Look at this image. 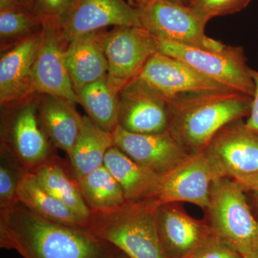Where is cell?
<instances>
[{
    "instance_id": "8",
    "label": "cell",
    "mask_w": 258,
    "mask_h": 258,
    "mask_svg": "<svg viewBox=\"0 0 258 258\" xmlns=\"http://www.w3.org/2000/svg\"><path fill=\"white\" fill-rule=\"evenodd\" d=\"M223 177L206 151L194 153L167 174L161 176L154 201L158 205L188 203L208 208L212 183Z\"/></svg>"
},
{
    "instance_id": "9",
    "label": "cell",
    "mask_w": 258,
    "mask_h": 258,
    "mask_svg": "<svg viewBox=\"0 0 258 258\" xmlns=\"http://www.w3.org/2000/svg\"><path fill=\"white\" fill-rule=\"evenodd\" d=\"M158 52L157 40L142 27H114L106 33L105 52L110 82L120 90L140 76Z\"/></svg>"
},
{
    "instance_id": "16",
    "label": "cell",
    "mask_w": 258,
    "mask_h": 258,
    "mask_svg": "<svg viewBox=\"0 0 258 258\" xmlns=\"http://www.w3.org/2000/svg\"><path fill=\"white\" fill-rule=\"evenodd\" d=\"M157 225L167 258L191 257L212 235L208 222L193 218L176 203L159 205Z\"/></svg>"
},
{
    "instance_id": "30",
    "label": "cell",
    "mask_w": 258,
    "mask_h": 258,
    "mask_svg": "<svg viewBox=\"0 0 258 258\" xmlns=\"http://www.w3.org/2000/svg\"><path fill=\"white\" fill-rule=\"evenodd\" d=\"M200 258H244V256L235 249L212 235L206 244L200 249Z\"/></svg>"
},
{
    "instance_id": "21",
    "label": "cell",
    "mask_w": 258,
    "mask_h": 258,
    "mask_svg": "<svg viewBox=\"0 0 258 258\" xmlns=\"http://www.w3.org/2000/svg\"><path fill=\"white\" fill-rule=\"evenodd\" d=\"M30 172L44 189L69 207L88 226L91 210L83 199L71 165L57 155Z\"/></svg>"
},
{
    "instance_id": "13",
    "label": "cell",
    "mask_w": 258,
    "mask_h": 258,
    "mask_svg": "<svg viewBox=\"0 0 258 258\" xmlns=\"http://www.w3.org/2000/svg\"><path fill=\"white\" fill-rule=\"evenodd\" d=\"M112 135L115 147L137 164L161 176L191 154L168 130L160 134H139L117 126Z\"/></svg>"
},
{
    "instance_id": "18",
    "label": "cell",
    "mask_w": 258,
    "mask_h": 258,
    "mask_svg": "<svg viewBox=\"0 0 258 258\" xmlns=\"http://www.w3.org/2000/svg\"><path fill=\"white\" fill-rule=\"evenodd\" d=\"M108 30H96L74 37L66 50V66L76 95L83 88L108 75L105 40Z\"/></svg>"
},
{
    "instance_id": "28",
    "label": "cell",
    "mask_w": 258,
    "mask_h": 258,
    "mask_svg": "<svg viewBox=\"0 0 258 258\" xmlns=\"http://www.w3.org/2000/svg\"><path fill=\"white\" fill-rule=\"evenodd\" d=\"M251 0H189L187 6L209 22L217 17L239 13L247 8Z\"/></svg>"
},
{
    "instance_id": "10",
    "label": "cell",
    "mask_w": 258,
    "mask_h": 258,
    "mask_svg": "<svg viewBox=\"0 0 258 258\" xmlns=\"http://www.w3.org/2000/svg\"><path fill=\"white\" fill-rule=\"evenodd\" d=\"M205 151L222 176L240 182L258 176V134L242 119L219 131Z\"/></svg>"
},
{
    "instance_id": "25",
    "label": "cell",
    "mask_w": 258,
    "mask_h": 258,
    "mask_svg": "<svg viewBox=\"0 0 258 258\" xmlns=\"http://www.w3.org/2000/svg\"><path fill=\"white\" fill-rule=\"evenodd\" d=\"M77 181L91 211L110 210L127 201L119 183L104 164L77 178Z\"/></svg>"
},
{
    "instance_id": "39",
    "label": "cell",
    "mask_w": 258,
    "mask_h": 258,
    "mask_svg": "<svg viewBox=\"0 0 258 258\" xmlns=\"http://www.w3.org/2000/svg\"><path fill=\"white\" fill-rule=\"evenodd\" d=\"M200 250L198 251V252H197L196 254H194L193 256H191V257H190L189 258H200Z\"/></svg>"
},
{
    "instance_id": "23",
    "label": "cell",
    "mask_w": 258,
    "mask_h": 258,
    "mask_svg": "<svg viewBox=\"0 0 258 258\" xmlns=\"http://www.w3.org/2000/svg\"><path fill=\"white\" fill-rule=\"evenodd\" d=\"M120 91L106 76L79 91L78 103L93 121L112 134L118 126Z\"/></svg>"
},
{
    "instance_id": "1",
    "label": "cell",
    "mask_w": 258,
    "mask_h": 258,
    "mask_svg": "<svg viewBox=\"0 0 258 258\" xmlns=\"http://www.w3.org/2000/svg\"><path fill=\"white\" fill-rule=\"evenodd\" d=\"M0 247L23 258H119L122 252L87 229L50 221L18 202L0 209Z\"/></svg>"
},
{
    "instance_id": "38",
    "label": "cell",
    "mask_w": 258,
    "mask_h": 258,
    "mask_svg": "<svg viewBox=\"0 0 258 258\" xmlns=\"http://www.w3.org/2000/svg\"><path fill=\"white\" fill-rule=\"evenodd\" d=\"M244 258H258V251L244 256Z\"/></svg>"
},
{
    "instance_id": "26",
    "label": "cell",
    "mask_w": 258,
    "mask_h": 258,
    "mask_svg": "<svg viewBox=\"0 0 258 258\" xmlns=\"http://www.w3.org/2000/svg\"><path fill=\"white\" fill-rule=\"evenodd\" d=\"M42 28L40 18L23 5L0 12L1 52L41 32Z\"/></svg>"
},
{
    "instance_id": "34",
    "label": "cell",
    "mask_w": 258,
    "mask_h": 258,
    "mask_svg": "<svg viewBox=\"0 0 258 258\" xmlns=\"http://www.w3.org/2000/svg\"><path fill=\"white\" fill-rule=\"evenodd\" d=\"M131 1L136 8H141L150 3L152 0H131Z\"/></svg>"
},
{
    "instance_id": "6",
    "label": "cell",
    "mask_w": 258,
    "mask_h": 258,
    "mask_svg": "<svg viewBox=\"0 0 258 258\" xmlns=\"http://www.w3.org/2000/svg\"><path fill=\"white\" fill-rule=\"evenodd\" d=\"M156 40L158 52L184 61L227 89L253 96L254 84L243 47L226 45L222 50H211Z\"/></svg>"
},
{
    "instance_id": "5",
    "label": "cell",
    "mask_w": 258,
    "mask_h": 258,
    "mask_svg": "<svg viewBox=\"0 0 258 258\" xmlns=\"http://www.w3.org/2000/svg\"><path fill=\"white\" fill-rule=\"evenodd\" d=\"M39 93L9 106L1 107L0 147L29 171L57 156L38 115Z\"/></svg>"
},
{
    "instance_id": "36",
    "label": "cell",
    "mask_w": 258,
    "mask_h": 258,
    "mask_svg": "<svg viewBox=\"0 0 258 258\" xmlns=\"http://www.w3.org/2000/svg\"><path fill=\"white\" fill-rule=\"evenodd\" d=\"M251 195H252V205H253L254 208L255 209L258 216V193L252 192Z\"/></svg>"
},
{
    "instance_id": "19",
    "label": "cell",
    "mask_w": 258,
    "mask_h": 258,
    "mask_svg": "<svg viewBox=\"0 0 258 258\" xmlns=\"http://www.w3.org/2000/svg\"><path fill=\"white\" fill-rule=\"evenodd\" d=\"M38 115L54 147L70 155L82 128L84 116L73 102L61 97L40 94Z\"/></svg>"
},
{
    "instance_id": "24",
    "label": "cell",
    "mask_w": 258,
    "mask_h": 258,
    "mask_svg": "<svg viewBox=\"0 0 258 258\" xmlns=\"http://www.w3.org/2000/svg\"><path fill=\"white\" fill-rule=\"evenodd\" d=\"M18 202L50 221L87 229L86 222L44 189L30 171H28L19 186Z\"/></svg>"
},
{
    "instance_id": "35",
    "label": "cell",
    "mask_w": 258,
    "mask_h": 258,
    "mask_svg": "<svg viewBox=\"0 0 258 258\" xmlns=\"http://www.w3.org/2000/svg\"><path fill=\"white\" fill-rule=\"evenodd\" d=\"M21 1L25 8L33 11L34 7H35V2H36V0H21Z\"/></svg>"
},
{
    "instance_id": "7",
    "label": "cell",
    "mask_w": 258,
    "mask_h": 258,
    "mask_svg": "<svg viewBox=\"0 0 258 258\" xmlns=\"http://www.w3.org/2000/svg\"><path fill=\"white\" fill-rule=\"evenodd\" d=\"M139 10L142 28L157 40L211 50L225 47L207 36L205 27L208 22L186 5L169 0H152Z\"/></svg>"
},
{
    "instance_id": "2",
    "label": "cell",
    "mask_w": 258,
    "mask_h": 258,
    "mask_svg": "<svg viewBox=\"0 0 258 258\" xmlns=\"http://www.w3.org/2000/svg\"><path fill=\"white\" fill-rule=\"evenodd\" d=\"M168 131L191 154L203 152L219 131L248 116L252 97L225 89L168 100Z\"/></svg>"
},
{
    "instance_id": "27",
    "label": "cell",
    "mask_w": 258,
    "mask_h": 258,
    "mask_svg": "<svg viewBox=\"0 0 258 258\" xmlns=\"http://www.w3.org/2000/svg\"><path fill=\"white\" fill-rule=\"evenodd\" d=\"M28 171L9 152L0 147V209L18 203L19 186Z\"/></svg>"
},
{
    "instance_id": "14",
    "label": "cell",
    "mask_w": 258,
    "mask_h": 258,
    "mask_svg": "<svg viewBox=\"0 0 258 258\" xmlns=\"http://www.w3.org/2000/svg\"><path fill=\"white\" fill-rule=\"evenodd\" d=\"M66 47L57 24L44 23L34 66V91L61 97L76 104L77 95L66 66Z\"/></svg>"
},
{
    "instance_id": "22",
    "label": "cell",
    "mask_w": 258,
    "mask_h": 258,
    "mask_svg": "<svg viewBox=\"0 0 258 258\" xmlns=\"http://www.w3.org/2000/svg\"><path fill=\"white\" fill-rule=\"evenodd\" d=\"M113 146L112 134L84 115L82 128L69 156L76 179L103 165L107 152Z\"/></svg>"
},
{
    "instance_id": "32",
    "label": "cell",
    "mask_w": 258,
    "mask_h": 258,
    "mask_svg": "<svg viewBox=\"0 0 258 258\" xmlns=\"http://www.w3.org/2000/svg\"><path fill=\"white\" fill-rule=\"evenodd\" d=\"M239 183L242 185V187L244 188L245 191L258 193V176H256V177L252 178V179L240 181Z\"/></svg>"
},
{
    "instance_id": "15",
    "label": "cell",
    "mask_w": 258,
    "mask_h": 258,
    "mask_svg": "<svg viewBox=\"0 0 258 258\" xmlns=\"http://www.w3.org/2000/svg\"><path fill=\"white\" fill-rule=\"evenodd\" d=\"M139 78L167 101L190 93L227 89L184 61L160 52L149 59Z\"/></svg>"
},
{
    "instance_id": "11",
    "label": "cell",
    "mask_w": 258,
    "mask_h": 258,
    "mask_svg": "<svg viewBox=\"0 0 258 258\" xmlns=\"http://www.w3.org/2000/svg\"><path fill=\"white\" fill-rule=\"evenodd\" d=\"M167 100L143 80L137 78L120 93L118 126L139 134H160L168 130Z\"/></svg>"
},
{
    "instance_id": "29",
    "label": "cell",
    "mask_w": 258,
    "mask_h": 258,
    "mask_svg": "<svg viewBox=\"0 0 258 258\" xmlns=\"http://www.w3.org/2000/svg\"><path fill=\"white\" fill-rule=\"evenodd\" d=\"M77 0H36L33 12L44 23L58 24Z\"/></svg>"
},
{
    "instance_id": "20",
    "label": "cell",
    "mask_w": 258,
    "mask_h": 258,
    "mask_svg": "<svg viewBox=\"0 0 258 258\" xmlns=\"http://www.w3.org/2000/svg\"><path fill=\"white\" fill-rule=\"evenodd\" d=\"M103 164L119 183L127 201L155 198L162 176L137 164L115 146L107 152Z\"/></svg>"
},
{
    "instance_id": "4",
    "label": "cell",
    "mask_w": 258,
    "mask_h": 258,
    "mask_svg": "<svg viewBox=\"0 0 258 258\" xmlns=\"http://www.w3.org/2000/svg\"><path fill=\"white\" fill-rule=\"evenodd\" d=\"M244 192L236 180L218 178L212 183L206 209L213 235L243 256L258 251V220Z\"/></svg>"
},
{
    "instance_id": "3",
    "label": "cell",
    "mask_w": 258,
    "mask_h": 258,
    "mask_svg": "<svg viewBox=\"0 0 258 258\" xmlns=\"http://www.w3.org/2000/svg\"><path fill=\"white\" fill-rule=\"evenodd\" d=\"M154 200L129 202L110 210L91 211L87 230L130 258H167L157 225Z\"/></svg>"
},
{
    "instance_id": "17",
    "label": "cell",
    "mask_w": 258,
    "mask_h": 258,
    "mask_svg": "<svg viewBox=\"0 0 258 258\" xmlns=\"http://www.w3.org/2000/svg\"><path fill=\"white\" fill-rule=\"evenodd\" d=\"M42 31L1 52L0 105L9 106L26 99L34 91V66Z\"/></svg>"
},
{
    "instance_id": "31",
    "label": "cell",
    "mask_w": 258,
    "mask_h": 258,
    "mask_svg": "<svg viewBox=\"0 0 258 258\" xmlns=\"http://www.w3.org/2000/svg\"><path fill=\"white\" fill-rule=\"evenodd\" d=\"M250 74L254 84V92L252 96L250 113L246 120V126L258 134V71L250 69Z\"/></svg>"
},
{
    "instance_id": "12",
    "label": "cell",
    "mask_w": 258,
    "mask_h": 258,
    "mask_svg": "<svg viewBox=\"0 0 258 258\" xmlns=\"http://www.w3.org/2000/svg\"><path fill=\"white\" fill-rule=\"evenodd\" d=\"M66 44L73 38L108 27H142L139 8L124 0H77L57 24Z\"/></svg>"
},
{
    "instance_id": "33",
    "label": "cell",
    "mask_w": 258,
    "mask_h": 258,
    "mask_svg": "<svg viewBox=\"0 0 258 258\" xmlns=\"http://www.w3.org/2000/svg\"><path fill=\"white\" fill-rule=\"evenodd\" d=\"M20 5H23L21 0H0V12L12 9Z\"/></svg>"
},
{
    "instance_id": "40",
    "label": "cell",
    "mask_w": 258,
    "mask_h": 258,
    "mask_svg": "<svg viewBox=\"0 0 258 258\" xmlns=\"http://www.w3.org/2000/svg\"><path fill=\"white\" fill-rule=\"evenodd\" d=\"M119 258H130V257H128V256L126 255V254H125L124 253H123V252H121V254H120Z\"/></svg>"
},
{
    "instance_id": "37",
    "label": "cell",
    "mask_w": 258,
    "mask_h": 258,
    "mask_svg": "<svg viewBox=\"0 0 258 258\" xmlns=\"http://www.w3.org/2000/svg\"><path fill=\"white\" fill-rule=\"evenodd\" d=\"M169 1L172 2V3H176V4L186 5V6H187L189 0H169Z\"/></svg>"
}]
</instances>
